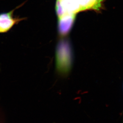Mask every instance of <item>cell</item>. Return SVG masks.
<instances>
[{"mask_svg": "<svg viewBox=\"0 0 123 123\" xmlns=\"http://www.w3.org/2000/svg\"><path fill=\"white\" fill-rule=\"evenodd\" d=\"M72 64L73 56L70 44L67 41H61L56 51V72L61 77H67L71 71Z\"/></svg>", "mask_w": 123, "mask_h": 123, "instance_id": "6da1fadb", "label": "cell"}, {"mask_svg": "<svg viewBox=\"0 0 123 123\" xmlns=\"http://www.w3.org/2000/svg\"><path fill=\"white\" fill-rule=\"evenodd\" d=\"M19 7L9 12L0 13V34L8 32L15 25H17L20 21L24 19V18L14 16V11Z\"/></svg>", "mask_w": 123, "mask_h": 123, "instance_id": "7a4b0ae2", "label": "cell"}, {"mask_svg": "<svg viewBox=\"0 0 123 123\" xmlns=\"http://www.w3.org/2000/svg\"><path fill=\"white\" fill-rule=\"evenodd\" d=\"M75 17V14H66L58 18V30L61 35L65 36L70 32Z\"/></svg>", "mask_w": 123, "mask_h": 123, "instance_id": "3957f363", "label": "cell"}, {"mask_svg": "<svg viewBox=\"0 0 123 123\" xmlns=\"http://www.w3.org/2000/svg\"><path fill=\"white\" fill-rule=\"evenodd\" d=\"M81 7L82 10L92 9L99 11L104 0H74Z\"/></svg>", "mask_w": 123, "mask_h": 123, "instance_id": "277c9868", "label": "cell"}, {"mask_svg": "<svg viewBox=\"0 0 123 123\" xmlns=\"http://www.w3.org/2000/svg\"><path fill=\"white\" fill-rule=\"evenodd\" d=\"M66 14H76L82 11L81 7L74 0H60Z\"/></svg>", "mask_w": 123, "mask_h": 123, "instance_id": "5b68a950", "label": "cell"}, {"mask_svg": "<svg viewBox=\"0 0 123 123\" xmlns=\"http://www.w3.org/2000/svg\"><path fill=\"white\" fill-rule=\"evenodd\" d=\"M56 11L58 18L64 16L66 13L64 10V8L62 6L60 0H56Z\"/></svg>", "mask_w": 123, "mask_h": 123, "instance_id": "8992f818", "label": "cell"}]
</instances>
